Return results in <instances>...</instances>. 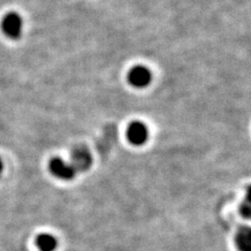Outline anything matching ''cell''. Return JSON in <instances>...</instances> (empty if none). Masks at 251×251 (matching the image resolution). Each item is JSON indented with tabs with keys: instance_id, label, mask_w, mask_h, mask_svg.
<instances>
[{
	"instance_id": "5",
	"label": "cell",
	"mask_w": 251,
	"mask_h": 251,
	"mask_svg": "<svg viewBox=\"0 0 251 251\" xmlns=\"http://www.w3.org/2000/svg\"><path fill=\"white\" fill-rule=\"evenodd\" d=\"M72 159L73 162L70 164H72L76 172L88 170L92 163V157L89 151L85 148H76L73 152Z\"/></svg>"
},
{
	"instance_id": "7",
	"label": "cell",
	"mask_w": 251,
	"mask_h": 251,
	"mask_svg": "<svg viewBox=\"0 0 251 251\" xmlns=\"http://www.w3.org/2000/svg\"><path fill=\"white\" fill-rule=\"evenodd\" d=\"M36 245L40 251H54L58 246V242L53 235L50 233H42L38 235Z\"/></svg>"
},
{
	"instance_id": "6",
	"label": "cell",
	"mask_w": 251,
	"mask_h": 251,
	"mask_svg": "<svg viewBox=\"0 0 251 251\" xmlns=\"http://www.w3.org/2000/svg\"><path fill=\"white\" fill-rule=\"evenodd\" d=\"M235 244L240 251H251V230L248 226H243L238 230Z\"/></svg>"
},
{
	"instance_id": "4",
	"label": "cell",
	"mask_w": 251,
	"mask_h": 251,
	"mask_svg": "<svg viewBox=\"0 0 251 251\" xmlns=\"http://www.w3.org/2000/svg\"><path fill=\"white\" fill-rule=\"evenodd\" d=\"M127 137L132 145H144L149 137L148 128L144 123L133 122L127 129Z\"/></svg>"
},
{
	"instance_id": "9",
	"label": "cell",
	"mask_w": 251,
	"mask_h": 251,
	"mask_svg": "<svg viewBox=\"0 0 251 251\" xmlns=\"http://www.w3.org/2000/svg\"><path fill=\"white\" fill-rule=\"evenodd\" d=\"M2 170H3V163H2L1 159H0V174L2 173Z\"/></svg>"
},
{
	"instance_id": "3",
	"label": "cell",
	"mask_w": 251,
	"mask_h": 251,
	"mask_svg": "<svg viewBox=\"0 0 251 251\" xmlns=\"http://www.w3.org/2000/svg\"><path fill=\"white\" fill-rule=\"evenodd\" d=\"M129 83L135 88H145L152 81V74L146 66H134L128 74Z\"/></svg>"
},
{
	"instance_id": "1",
	"label": "cell",
	"mask_w": 251,
	"mask_h": 251,
	"mask_svg": "<svg viewBox=\"0 0 251 251\" xmlns=\"http://www.w3.org/2000/svg\"><path fill=\"white\" fill-rule=\"evenodd\" d=\"M1 28L7 38L12 40H17L21 37L22 33V19L20 15L15 12L6 14L2 19Z\"/></svg>"
},
{
	"instance_id": "8",
	"label": "cell",
	"mask_w": 251,
	"mask_h": 251,
	"mask_svg": "<svg viewBox=\"0 0 251 251\" xmlns=\"http://www.w3.org/2000/svg\"><path fill=\"white\" fill-rule=\"evenodd\" d=\"M240 211L241 215L244 217L245 219H249L250 214H251V201H250V192L249 190L247 191V195L245 200L242 202L241 206H240Z\"/></svg>"
},
{
	"instance_id": "2",
	"label": "cell",
	"mask_w": 251,
	"mask_h": 251,
	"mask_svg": "<svg viewBox=\"0 0 251 251\" xmlns=\"http://www.w3.org/2000/svg\"><path fill=\"white\" fill-rule=\"evenodd\" d=\"M49 168L51 174L61 180H72L76 173L72 164L65 162L60 157L52 158L49 163Z\"/></svg>"
}]
</instances>
